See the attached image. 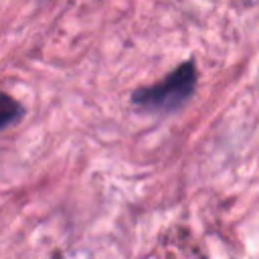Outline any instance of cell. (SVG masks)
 I'll list each match as a JSON object with an SVG mask.
<instances>
[{
    "mask_svg": "<svg viewBox=\"0 0 259 259\" xmlns=\"http://www.w3.org/2000/svg\"><path fill=\"white\" fill-rule=\"evenodd\" d=\"M22 113V107L6 93H0V130L14 123Z\"/></svg>",
    "mask_w": 259,
    "mask_h": 259,
    "instance_id": "cell-2",
    "label": "cell"
},
{
    "mask_svg": "<svg viewBox=\"0 0 259 259\" xmlns=\"http://www.w3.org/2000/svg\"><path fill=\"white\" fill-rule=\"evenodd\" d=\"M196 85V69L192 63H184L174 69L164 81L138 89L132 99L136 105L152 111H172L180 107L194 91Z\"/></svg>",
    "mask_w": 259,
    "mask_h": 259,
    "instance_id": "cell-1",
    "label": "cell"
}]
</instances>
